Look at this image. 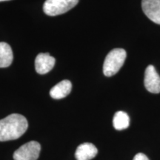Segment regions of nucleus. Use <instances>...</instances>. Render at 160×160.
<instances>
[{
	"mask_svg": "<svg viewBox=\"0 0 160 160\" xmlns=\"http://www.w3.org/2000/svg\"><path fill=\"white\" fill-rule=\"evenodd\" d=\"M41 145L38 142L31 141L22 145L13 153L14 160H37L39 157Z\"/></svg>",
	"mask_w": 160,
	"mask_h": 160,
	"instance_id": "4",
	"label": "nucleus"
},
{
	"mask_svg": "<svg viewBox=\"0 0 160 160\" xmlns=\"http://www.w3.org/2000/svg\"><path fill=\"white\" fill-rule=\"evenodd\" d=\"M98 150L93 144L85 142L78 146L75 153L77 160H91L97 155Z\"/></svg>",
	"mask_w": 160,
	"mask_h": 160,
	"instance_id": "8",
	"label": "nucleus"
},
{
	"mask_svg": "<svg viewBox=\"0 0 160 160\" xmlns=\"http://www.w3.org/2000/svg\"><path fill=\"white\" fill-rule=\"evenodd\" d=\"M126 51L122 48H116L109 52L103 64V73L106 77L115 75L125 62Z\"/></svg>",
	"mask_w": 160,
	"mask_h": 160,
	"instance_id": "2",
	"label": "nucleus"
},
{
	"mask_svg": "<svg viewBox=\"0 0 160 160\" xmlns=\"http://www.w3.org/2000/svg\"><path fill=\"white\" fill-rule=\"evenodd\" d=\"M133 160H150L147 156L142 153H139L133 157Z\"/></svg>",
	"mask_w": 160,
	"mask_h": 160,
	"instance_id": "12",
	"label": "nucleus"
},
{
	"mask_svg": "<svg viewBox=\"0 0 160 160\" xmlns=\"http://www.w3.org/2000/svg\"><path fill=\"white\" fill-rule=\"evenodd\" d=\"M72 89V84L69 80H62L53 87L50 91V95L54 99H63L70 94Z\"/></svg>",
	"mask_w": 160,
	"mask_h": 160,
	"instance_id": "9",
	"label": "nucleus"
},
{
	"mask_svg": "<svg viewBox=\"0 0 160 160\" xmlns=\"http://www.w3.org/2000/svg\"><path fill=\"white\" fill-rule=\"evenodd\" d=\"M142 8L148 18L160 25V0H142Z\"/></svg>",
	"mask_w": 160,
	"mask_h": 160,
	"instance_id": "7",
	"label": "nucleus"
},
{
	"mask_svg": "<svg viewBox=\"0 0 160 160\" xmlns=\"http://www.w3.org/2000/svg\"><path fill=\"white\" fill-rule=\"evenodd\" d=\"M13 59V51L11 46L3 42H0V68L9 67Z\"/></svg>",
	"mask_w": 160,
	"mask_h": 160,
	"instance_id": "10",
	"label": "nucleus"
},
{
	"mask_svg": "<svg viewBox=\"0 0 160 160\" xmlns=\"http://www.w3.org/2000/svg\"><path fill=\"white\" fill-rule=\"evenodd\" d=\"M144 84L147 91L151 93H160V77L153 65L148 66L145 70Z\"/></svg>",
	"mask_w": 160,
	"mask_h": 160,
	"instance_id": "5",
	"label": "nucleus"
},
{
	"mask_svg": "<svg viewBox=\"0 0 160 160\" xmlns=\"http://www.w3.org/2000/svg\"><path fill=\"white\" fill-rule=\"evenodd\" d=\"M28 128L24 116L13 113L0 120V142L14 140L21 137Z\"/></svg>",
	"mask_w": 160,
	"mask_h": 160,
	"instance_id": "1",
	"label": "nucleus"
},
{
	"mask_svg": "<svg viewBox=\"0 0 160 160\" xmlns=\"http://www.w3.org/2000/svg\"><path fill=\"white\" fill-rule=\"evenodd\" d=\"M56 59L48 53H40L35 59L36 71L39 74H45L54 67Z\"/></svg>",
	"mask_w": 160,
	"mask_h": 160,
	"instance_id": "6",
	"label": "nucleus"
},
{
	"mask_svg": "<svg viewBox=\"0 0 160 160\" xmlns=\"http://www.w3.org/2000/svg\"><path fill=\"white\" fill-rule=\"evenodd\" d=\"M79 0H46L43 5L45 14L55 17L62 14L74 8Z\"/></svg>",
	"mask_w": 160,
	"mask_h": 160,
	"instance_id": "3",
	"label": "nucleus"
},
{
	"mask_svg": "<svg viewBox=\"0 0 160 160\" xmlns=\"http://www.w3.org/2000/svg\"><path fill=\"white\" fill-rule=\"evenodd\" d=\"M3 1H8V0H0V2H3Z\"/></svg>",
	"mask_w": 160,
	"mask_h": 160,
	"instance_id": "13",
	"label": "nucleus"
},
{
	"mask_svg": "<svg viewBox=\"0 0 160 160\" xmlns=\"http://www.w3.org/2000/svg\"><path fill=\"white\" fill-rule=\"evenodd\" d=\"M113 125L116 130L121 131L128 128L130 125V118L124 111H118L114 114L113 119Z\"/></svg>",
	"mask_w": 160,
	"mask_h": 160,
	"instance_id": "11",
	"label": "nucleus"
}]
</instances>
